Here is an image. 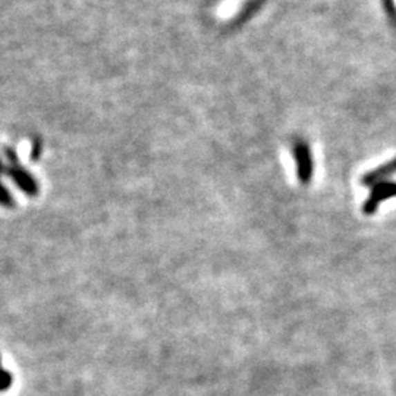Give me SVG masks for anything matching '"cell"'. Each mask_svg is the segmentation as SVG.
I'll use <instances>...</instances> for the list:
<instances>
[{
  "mask_svg": "<svg viewBox=\"0 0 396 396\" xmlns=\"http://www.w3.org/2000/svg\"><path fill=\"white\" fill-rule=\"evenodd\" d=\"M393 197H396V182H380L375 185L370 197L364 202L363 210L366 214H373L379 209L381 201Z\"/></svg>",
  "mask_w": 396,
  "mask_h": 396,
  "instance_id": "obj_1",
  "label": "cell"
},
{
  "mask_svg": "<svg viewBox=\"0 0 396 396\" xmlns=\"http://www.w3.org/2000/svg\"><path fill=\"white\" fill-rule=\"evenodd\" d=\"M295 159L298 162V176L301 182H310L311 175H313V163H311L310 150L304 142H299L295 147Z\"/></svg>",
  "mask_w": 396,
  "mask_h": 396,
  "instance_id": "obj_2",
  "label": "cell"
},
{
  "mask_svg": "<svg viewBox=\"0 0 396 396\" xmlns=\"http://www.w3.org/2000/svg\"><path fill=\"white\" fill-rule=\"evenodd\" d=\"M393 173H396V159L393 162L385 164V166L379 167V169L367 173L363 178V184L364 185H377V184H380L383 181V179L389 178Z\"/></svg>",
  "mask_w": 396,
  "mask_h": 396,
  "instance_id": "obj_3",
  "label": "cell"
},
{
  "mask_svg": "<svg viewBox=\"0 0 396 396\" xmlns=\"http://www.w3.org/2000/svg\"><path fill=\"white\" fill-rule=\"evenodd\" d=\"M12 381H14L12 375L2 367V361H0V392L9 390L12 386Z\"/></svg>",
  "mask_w": 396,
  "mask_h": 396,
  "instance_id": "obj_4",
  "label": "cell"
}]
</instances>
